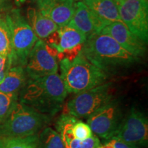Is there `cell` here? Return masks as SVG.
<instances>
[{"label": "cell", "instance_id": "cell-1", "mask_svg": "<svg viewBox=\"0 0 148 148\" xmlns=\"http://www.w3.org/2000/svg\"><path fill=\"white\" fill-rule=\"evenodd\" d=\"M65 86L58 72L37 79H29L24 86L21 102L40 113L53 115L67 96Z\"/></svg>", "mask_w": 148, "mask_h": 148}, {"label": "cell", "instance_id": "cell-2", "mask_svg": "<svg viewBox=\"0 0 148 148\" xmlns=\"http://www.w3.org/2000/svg\"><path fill=\"white\" fill-rule=\"evenodd\" d=\"M80 51L89 62L106 73L128 66L139 60L112 37L101 32L86 38Z\"/></svg>", "mask_w": 148, "mask_h": 148}, {"label": "cell", "instance_id": "cell-3", "mask_svg": "<svg viewBox=\"0 0 148 148\" xmlns=\"http://www.w3.org/2000/svg\"><path fill=\"white\" fill-rule=\"evenodd\" d=\"M60 66V75L68 93L77 94L96 87L108 78L107 73L89 62L81 51L73 60L62 59Z\"/></svg>", "mask_w": 148, "mask_h": 148}, {"label": "cell", "instance_id": "cell-4", "mask_svg": "<svg viewBox=\"0 0 148 148\" xmlns=\"http://www.w3.org/2000/svg\"><path fill=\"white\" fill-rule=\"evenodd\" d=\"M48 115L22 102H16L0 124V136L20 138L37 134L49 121Z\"/></svg>", "mask_w": 148, "mask_h": 148}, {"label": "cell", "instance_id": "cell-5", "mask_svg": "<svg viewBox=\"0 0 148 148\" xmlns=\"http://www.w3.org/2000/svg\"><path fill=\"white\" fill-rule=\"evenodd\" d=\"M5 18L10 30L13 63L24 66L38 38L18 9L9 10Z\"/></svg>", "mask_w": 148, "mask_h": 148}, {"label": "cell", "instance_id": "cell-6", "mask_svg": "<svg viewBox=\"0 0 148 148\" xmlns=\"http://www.w3.org/2000/svg\"><path fill=\"white\" fill-rule=\"evenodd\" d=\"M112 99V84L103 83L96 87L78 92L68 101L66 113L75 117L88 118Z\"/></svg>", "mask_w": 148, "mask_h": 148}, {"label": "cell", "instance_id": "cell-7", "mask_svg": "<svg viewBox=\"0 0 148 148\" xmlns=\"http://www.w3.org/2000/svg\"><path fill=\"white\" fill-rule=\"evenodd\" d=\"M121 21L131 32L147 42V0H114Z\"/></svg>", "mask_w": 148, "mask_h": 148}, {"label": "cell", "instance_id": "cell-8", "mask_svg": "<svg viewBox=\"0 0 148 148\" xmlns=\"http://www.w3.org/2000/svg\"><path fill=\"white\" fill-rule=\"evenodd\" d=\"M112 138H117L136 147L147 145L148 120L147 116L133 108L121 120Z\"/></svg>", "mask_w": 148, "mask_h": 148}, {"label": "cell", "instance_id": "cell-9", "mask_svg": "<svg viewBox=\"0 0 148 148\" xmlns=\"http://www.w3.org/2000/svg\"><path fill=\"white\" fill-rule=\"evenodd\" d=\"M121 121V110L112 99L88 116L87 124L95 136L108 140L113 137Z\"/></svg>", "mask_w": 148, "mask_h": 148}, {"label": "cell", "instance_id": "cell-10", "mask_svg": "<svg viewBox=\"0 0 148 148\" xmlns=\"http://www.w3.org/2000/svg\"><path fill=\"white\" fill-rule=\"evenodd\" d=\"M25 73L29 79H37L58 72L57 58L45 48L44 40H38L29 52L25 64Z\"/></svg>", "mask_w": 148, "mask_h": 148}, {"label": "cell", "instance_id": "cell-11", "mask_svg": "<svg viewBox=\"0 0 148 148\" xmlns=\"http://www.w3.org/2000/svg\"><path fill=\"white\" fill-rule=\"evenodd\" d=\"M101 32L112 37L121 47L134 56L140 58L145 55L147 42L131 32L123 22L116 21L108 24Z\"/></svg>", "mask_w": 148, "mask_h": 148}, {"label": "cell", "instance_id": "cell-12", "mask_svg": "<svg viewBox=\"0 0 148 148\" xmlns=\"http://www.w3.org/2000/svg\"><path fill=\"white\" fill-rule=\"evenodd\" d=\"M78 29L86 38L99 34L108 25L99 18L83 1L75 3V8L71 20L68 23Z\"/></svg>", "mask_w": 148, "mask_h": 148}, {"label": "cell", "instance_id": "cell-13", "mask_svg": "<svg viewBox=\"0 0 148 148\" xmlns=\"http://www.w3.org/2000/svg\"><path fill=\"white\" fill-rule=\"evenodd\" d=\"M36 3L40 13L50 18L58 27L69 23L75 8L73 0H40Z\"/></svg>", "mask_w": 148, "mask_h": 148}, {"label": "cell", "instance_id": "cell-14", "mask_svg": "<svg viewBox=\"0 0 148 148\" xmlns=\"http://www.w3.org/2000/svg\"><path fill=\"white\" fill-rule=\"evenodd\" d=\"M27 21L36 36L40 40L45 39L51 33L58 30L59 28L50 18L46 17L34 8L27 9Z\"/></svg>", "mask_w": 148, "mask_h": 148}, {"label": "cell", "instance_id": "cell-15", "mask_svg": "<svg viewBox=\"0 0 148 148\" xmlns=\"http://www.w3.org/2000/svg\"><path fill=\"white\" fill-rule=\"evenodd\" d=\"M83 2L106 23L122 22L114 0H84Z\"/></svg>", "mask_w": 148, "mask_h": 148}, {"label": "cell", "instance_id": "cell-16", "mask_svg": "<svg viewBox=\"0 0 148 148\" xmlns=\"http://www.w3.org/2000/svg\"><path fill=\"white\" fill-rule=\"evenodd\" d=\"M56 130L65 148H97L101 143L99 138L95 134L85 140L75 138L71 134L67 126L60 117L57 121Z\"/></svg>", "mask_w": 148, "mask_h": 148}, {"label": "cell", "instance_id": "cell-17", "mask_svg": "<svg viewBox=\"0 0 148 148\" xmlns=\"http://www.w3.org/2000/svg\"><path fill=\"white\" fill-rule=\"evenodd\" d=\"M59 41L55 49L58 52H64L75 46L83 44L86 41V38L78 29L69 25V24L58 29Z\"/></svg>", "mask_w": 148, "mask_h": 148}, {"label": "cell", "instance_id": "cell-18", "mask_svg": "<svg viewBox=\"0 0 148 148\" xmlns=\"http://www.w3.org/2000/svg\"><path fill=\"white\" fill-rule=\"evenodd\" d=\"M25 71L23 66H12L0 84V91L6 93H18L25 84Z\"/></svg>", "mask_w": 148, "mask_h": 148}, {"label": "cell", "instance_id": "cell-19", "mask_svg": "<svg viewBox=\"0 0 148 148\" xmlns=\"http://www.w3.org/2000/svg\"><path fill=\"white\" fill-rule=\"evenodd\" d=\"M38 135L10 138L0 136V148H38Z\"/></svg>", "mask_w": 148, "mask_h": 148}, {"label": "cell", "instance_id": "cell-20", "mask_svg": "<svg viewBox=\"0 0 148 148\" xmlns=\"http://www.w3.org/2000/svg\"><path fill=\"white\" fill-rule=\"evenodd\" d=\"M38 148H65L60 134L56 131L47 127L38 136Z\"/></svg>", "mask_w": 148, "mask_h": 148}, {"label": "cell", "instance_id": "cell-21", "mask_svg": "<svg viewBox=\"0 0 148 148\" xmlns=\"http://www.w3.org/2000/svg\"><path fill=\"white\" fill-rule=\"evenodd\" d=\"M11 53L12 46L10 30L5 18V14L0 15V54Z\"/></svg>", "mask_w": 148, "mask_h": 148}, {"label": "cell", "instance_id": "cell-22", "mask_svg": "<svg viewBox=\"0 0 148 148\" xmlns=\"http://www.w3.org/2000/svg\"><path fill=\"white\" fill-rule=\"evenodd\" d=\"M17 101V94L0 91V124L8 115L14 104Z\"/></svg>", "mask_w": 148, "mask_h": 148}, {"label": "cell", "instance_id": "cell-23", "mask_svg": "<svg viewBox=\"0 0 148 148\" xmlns=\"http://www.w3.org/2000/svg\"><path fill=\"white\" fill-rule=\"evenodd\" d=\"M13 64V58L11 53L0 54V84Z\"/></svg>", "mask_w": 148, "mask_h": 148}, {"label": "cell", "instance_id": "cell-24", "mask_svg": "<svg viewBox=\"0 0 148 148\" xmlns=\"http://www.w3.org/2000/svg\"><path fill=\"white\" fill-rule=\"evenodd\" d=\"M82 45L83 44H79V45L75 46V47H74L71 49L64 51L63 53L64 54V58H67L70 61L73 60L78 55L79 51H81L82 48Z\"/></svg>", "mask_w": 148, "mask_h": 148}, {"label": "cell", "instance_id": "cell-25", "mask_svg": "<svg viewBox=\"0 0 148 148\" xmlns=\"http://www.w3.org/2000/svg\"><path fill=\"white\" fill-rule=\"evenodd\" d=\"M45 43L47 45L51 46V47H54L57 45H58L59 41V34L58 32V30L55 31L54 32L51 33V34L48 36L47 38H45V40H44Z\"/></svg>", "mask_w": 148, "mask_h": 148}, {"label": "cell", "instance_id": "cell-26", "mask_svg": "<svg viewBox=\"0 0 148 148\" xmlns=\"http://www.w3.org/2000/svg\"><path fill=\"white\" fill-rule=\"evenodd\" d=\"M10 0H0V15L10 10Z\"/></svg>", "mask_w": 148, "mask_h": 148}, {"label": "cell", "instance_id": "cell-27", "mask_svg": "<svg viewBox=\"0 0 148 148\" xmlns=\"http://www.w3.org/2000/svg\"><path fill=\"white\" fill-rule=\"evenodd\" d=\"M26 1V0H14V1H15V3L17 5H20L22 3L25 2V1Z\"/></svg>", "mask_w": 148, "mask_h": 148}, {"label": "cell", "instance_id": "cell-28", "mask_svg": "<svg viewBox=\"0 0 148 148\" xmlns=\"http://www.w3.org/2000/svg\"><path fill=\"white\" fill-rule=\"evenodd\" d=\"M31 1H33V2H38V1H40V0H31Z\"/></svg>", "mask_w": 148, "mask_h": 148}, {"label": "cell", "instance_id": "cell-29", "mask_svg": "<svg viewBox=\"0 0 148 148\" xmlns=\"http://www.w3.org/2000/svg\"><path fill=\"white\" fill-rule=\"evenodd\" d=\"M74 1H77V2H78V1H84V0H73Z\"/></svg>", "mask_w": 148, "mask_h": 148}]
</instances>
